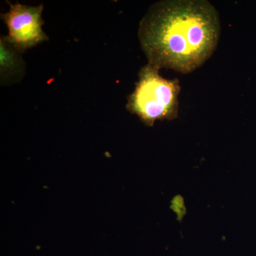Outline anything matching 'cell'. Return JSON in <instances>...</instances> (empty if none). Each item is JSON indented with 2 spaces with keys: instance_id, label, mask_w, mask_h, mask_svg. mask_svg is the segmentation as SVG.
Instances as JSON below:
<instances>
[{
  "instance_id": "obj_2",
  "label": "cell",
  "mask_w": 256,
  "mask_h": 256,
  "mask_svg": "<svg viewBox=\"0 0 256 256\" xmlns=\"http://www.w3.org/2000/svg\"><path fill=\"white\" fill-rule=\"evenodd\" d=\"M160 68L148 63L139 72L136 88L128 98L126 108L143 124L152 127L156 120L178 117L180 80L163 78Z\"/></svg>"
},
{
  "instance_id": "obj_3",
  "label": "cell",
  "mask_w": 256,
  "mask_h": 256,
  "mask_svg": "<svg viewBox=\"0 0 256 256\" xmlns=\"http://www.w3.org/2000/svg\"><path fill=\"white\" fill-rule=\"evenodd\" d=\"M8 4L9 12L2 14L1 18L8 28V36H4L5 38L15 50L22 53L48 40L42 30L44 24L42 18L43 4L31 6L18 2Z\"/></svg>"
},
{
  "instance_id": "obj_4",
  "label": "cell",
  "mask_w": 256,
  "mask_h": 256,
  "mask_svg": "<svg viewBox=\"0 0 256 256\" xmlns=\"http://www.w3.org/2000/svg\"><path fill=\"white\" fill-rule=\"evenodd\" d=\"M18 50H15L4 36L1 38V76H5L6 74H20L21 68L20 57Z\"/></svg>"
},
{
  "instance_id": "obj_1",
  "label": "cell",
  "mask_w": 256,
  "mask_h": 256,
  "mask_svg": "<svg viewBox=\"0 0 256 256\" xmlns=\"http://www.w3.org/2000/svg\"><path fill=\"white\" fill-rule=\"evenodd\" d=\"M220 34L218 11L206 0H165L152 5L138 37L148 63L190 74L214 54Z\"/></svg>"
}]
</instances>
